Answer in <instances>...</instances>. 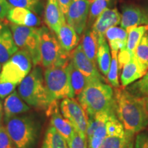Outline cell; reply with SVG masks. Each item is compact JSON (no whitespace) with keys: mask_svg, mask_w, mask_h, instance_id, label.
Here are the masks:
<instances>
[{"mask_svg":"<svg viewBox=\"0 0 148 148\" xmlns=\"http://www.w3.org/2000/svg\"><path fill=\"white\" fill-rule=\"evenodd\" d=\"M73 0H58V2L60 5L62 12H63L64 15L65 16L66 12H67L68 9L70 4H71Z\"/></svg>","mask_w":148,"mask_h":148,"instance_id":"41","label":"cell"},{"mask_svg":"<svg viewBox=\"0 0 148 148\" xmlns=\"http://www.w3.org/2000/svg\"><path fill=\"white\" fill-rule=\"evenodd\" d=\"M46 114L50 116V125L54 127L69 143L76 131L71 122L60 113L58 100H54L51 103L46 110Z\"/></svg>","mask_w":148,"mask_h":148,"instance_id":"13","label":"cell"},{"mask_svg":"<svg viewBox=\"0 0 148 148\" xmlns=\"http://www.w3.org/2000/svg\"><path fill=\"white\" fill-rule=\"evenodd\" d=\"M69 62L70 57L45 69L44 79L46 88L52 101L73 98L75 96L68 69Z\"/></svg>","mask_w":148,"mask_h":148,"instance_id":"4","label":"cell"},{"mask_svg":"<svg viewBox=\"0 0 148 148\" xmlns=\"http://www.w3.org/2000/svg\"><path fill=\"white\" fill-rule=\"evenodd\" d=\"M144 98H145L146 108H147V112H148V96H147V97H144Z\"/></svg>","mask_w":148,"mask_h":148,"instance_id":"43","label":"cell"},{"mask_svg":"<svg viewBox=\"0 0 148 148\" xmlns=\"http://www.w3.org/2000/svg\"><path fill=\"white\" fill-rule=\"evenodd\" d=\"M18 93L27 104L39 110L46 111L53 101L48 93L42 69L38 66H35L20 83Z\"/></svg>","mask_w":148,"mask_h":148,"instance_id":"3","label":"cell"},{"mask_svg":"<svg viewBox=\"0 0 148 148\" xmlns=\"http://www.w3.org/2000/svg\"><path fill=\"white\" fill-rule=\"evenodd\" d=\"M111 57L110 48L107 43L106 40H104L99 44L97 54V64L99 71L104 76L108 75L111 64Z\"/></svg>","mask_w":148,"mask_h":148,"instance_id":"25","label":"cell"},{"mask_svg":"<svg viewBox=\"0 0 148 148\" xmlns=\"http://www.w3.org/2000/svg\"><path fill=\"white\" fill-rule=\"evenodd\" d=\"M0 1H3V0H0Z\"/></svg>","mask_w":148,"mask_h":148,"instance_id":"46","label":"cell"},{"mask_svg":"<svg viewBox=\"0 0 148 148\" xmlns=\"http://www.w3.org/2000/svg\"><path fill=\"white\" fill-rule=\"evenodd\" d=\"M128 33L122 27H112L106 32V38L108 40L111 51H120L126 47Z\"/></svg>","mask_w":148,"mask_h":148,"instance_id":"22","label":"cell"},{"mask_svg":"<svg viewBox=\"0 0 148 148\" xmlns=\"http://www.w3.org/2000/svg\"><path fill=\"white\" fill-rule=\"evenodd\" d=\"M134 56L145 75L148 71V31L145 33L136 47Z\"/></svg>","mask_w":148,"mask_h":148,"instance_id":"26","label":"cell"},{"mask_svg":"<svg viewBox=\"0 0 148 148\" xmlns=\"http://www.w3.org/2000/svg\"><path fill=\"white\" fill-rule=\"evenodd\" d=\"M62 116L71 122L75 131L86 138L88 117L78 101L74 98H65L60 102Z\"/></svg>","mask_w":148,"mask_h":148,"instance_id":"9","label":"cell"},{"mask_svg":"<svg viewBox=\"0 0 148 148\" xmlns=\"http://www.w3.org/2000/svg\"><path fill=\"white\" fill-rule=\"evenodd\" d=\"M40 57L41 64L45 69L51 67L70 57V53L64 51L54 33L42 26L40 27Z\"/></svg>","mask_w":148,"mask_h":148,"instance_id":"7","label":"cell"},{"mask_svg":"<svg viewBox=\"0 0 148 148\" xmlns=\"http://www.w3.org/2000/svg\"><path fill=\"white\" fill-rule=\"evenodd\" d=\"M5 127L16 148H32L37 136L34 121L27 116H16L5 122Z\"/></svg>","mask_w":148,"mask_h":148,"instance_id":"5","label":"cell"},{"mask_svg":"<svg viewBox=\"0 0 148 148\" xmlns=\"http://www.w3.org/2000/svg\"><path fill=\"white\" fill-rule=\"evenodd\" d=\"M118 51H111L112 59L108 75V81L114 88L120 87L119 82V64H118Z\"/></svg>","mask_w":148,"mask_h":148,"instance_id":"31","label":"cell"},{"mask_svg":"<svg viewBox=\"0 0 148 148\" xmlns=\"http://www.w3.org/2000/svg\"><path fill=\"white\" fill-rule=\"evenodd\" d=\"M3 25H1V24H0V28H1V27H2V26H3Z\"/></svg>","mask_w":148,"mask_h":148,"instance_id":"45","label":"cell"},{"mask_svg":"<svg viewBox=\"0 0 148 148\" xmlns=\"http://www.w3.org/2000/svg\"><path fill=\"white\" fill-rule=\"evenodd\" d=\"M0 148H16L3 125H0Z\"/></svg>","mask_w":148,"mask_h":148,"instance_id":"36","label":"cell"},{"mask_svg":"<svg viewBox=\"0 0 148 148\" xmlns=\"http://www.w3.org/2000/svg\"><path fill=\"white\" fill-rule=\"evenodd\" d=\"M6 17L11 23L18 25L35 27L40 25L39 17L27 8L11 7Z\"/></svg>","mask_w":148,"mask_h":148,"instance_id":"16","label":"cell"},{"mask_svg":"<svg viewBox=\"0 0 148 148\" xmlns=\"http://www.w3.org/2000/svg\"><path fill=\"white\" fill-rule=\"evenodd\" d=\"M135 56L132 57L128 63L125 64L122 69L121 74V83L123 88L126 87L137 79L144 76Z\"/></svg>","mask_w":148,"mask_h":148,"instance_id":"21","label":"cell"},{"mask_svg":"<svg viewBox=\"0 0 148 148\" xmlns=\"http://www.w3.org/2000/svg\"><path fill=\"white\" fill-rule=\"evenodd\" d=\"M121 14L116 8H106L97 18L92 25V29L97 35L99 44L106 40V32L109 28L121 23Z\"/></svg>","mask_w":148,"mask_h":148,"instance_id":"14","label":"cell"},{"mask_svg":"<svg viewBox=\"0 0 148 148\" xmlns=\"http://www.w3.org/2000/svg\"><path fill=\"white\" fill-rule=\"evenodd\" d=\"M56 36L62 49L66 53H70L78 45L79 35L66 21L60 27Z\"/></svg>","mask_w":148,"mask_h":148,"instance_id":"19","label":"cell"},{"mask_svg":"<svg viewBox=\"0 0 148 148\" xmlns=\"http://www.w3.org/2000/svg\"><path fill=\"white\" fill-rule=\"evenodd\" d=\"M134 56L131 54L126 49H123L119 51L118 54V64H119V70L123 69L125 64L128 63Z\"/></svg>","mask_w":148,"mask_h":148,"instance_id":"39","label":"cell"},{"mask_svg":"<svg viewBox=\"0 0 148 148\" xmlns=\"http://www.w3.org/2000/svg\"><path fill=\"white\" fill-rule=\"evenodd\" d=\"M17 85L14 83L8 82L0 77V98L5 99L12 92L14 91Z\"/></svg>","mask_w":148,"mask_h":148,"instance_id":"35","label":"cell"},{"mask_svg":"<svg viewBox=\"0 0 148 148\" xmlns=\"http://www.w3.org/2000/svg\"><path fill=\"white\" fill-rule=\"evenodd\" d=\"M87 139L80 135L78 132H75L73 138L68 143L69 148H88Z\"/></svg>","mask_w":148,"mask_h":148,"instance_id":"37","label":"cell"},{"mask_svg":"<svg viewBox=\"0 0 148 148\" xmlns=\"http://www.w3.org/2000/svg\"><path fill=\"white\" fill-rule=\"evenodd\" d=\"M80 45L85 54L97 65V54L99 48V39L97 35L91 27H87L82 35Z\"/></svg>","mask_w":148,"mask_h":148,"instance_id":"20","label":"cell"},{"mask_svg":"<svg viewBox=\"0 0 148 148\" xmlns=\"http://www.w3.org/2000/svg\"><path fill=\"white\" fill-rule=\"evenodd\" d=\"M10 8L11 6L6 0L0 1V21L6 17Z\"/></svg>","mask_w":148,"mask_h":148,"instance_id":"40","label":"cell"},{"mask_svg":"<svg viewBox=\"0 0 148 148\" xmlns=\"http://www.w3.org/2000/svg\"><path fill=\"white\" fill-rule=\"evenodd\" d=\"M11 7H18L34 10L39 3V0H6Z\"/></svg>","mask_w":148,"mask_h":148,"instance_id":"34","label":"cell"},{"mask_svg":"<svg viewBox=\"0 0 148 148\" xmlns=\"http://www.w3.org/2000/svg\"><path fill=\"white\" fill-rule=\"evenodd\" d=\"M91 1L73 0L65 15L66 23L75 29L79 36L84 32L87 25Z\"/></svg>","mask_w":148,"mask_h":148,"instance_id":"10","label":"cell"},{"mask_svg":"<svg viewBox=\"0 0 148 148\" xmlns=\"http://www.w3.org/2000/svg\"><path fill=\"white\" fill-rule=\"evenodd\" d=\"M32 60L26 51H17L8 62L2 65L0 77L8 82L20 84L29 73L32 66Z\"/></svg>","mask_w":148,"mask_h":148,"instance_id":"8","label":"cell"},{"mask_svg":"<svg viewBox=\"0 0 148 148\" xmlns=\"http://www.w3.org/2000/svg\"><path fill=\"white\" fill-rule=\"evenodd\" d=\"M114 111L125 134L134 136L148 127V112L145 98L132 95L124 88H115Z\"/></svg>","mask_w":148,"mask_h":148,"instance_id":"1","label":"cell"},{"mask_svg":"<svg viewBox=\"0 0 148 148\" xmlns=\"http://www.w3.org/2000/svg\"><path fill=\"white\" fill-rule=\"evenodd\" d=\"M10 27L17 47L29 53L34 66L41 64L40 27L22 26L13 23Z\"/></svg>","mask_w":148,"mask_h":148,"instance_id":"6","label":"cell"},{"mask_svg":"<svg viewBox=\"0 0 148 148\" xmlns=\"http://www.w3.org/2000/svg\"><path fill=\"white\" fill-rule=\"evenodd\" d=\"M45 22L51 32L56 35L62 24L66 22L58 0H47L45 8Z\"/></svg>","mask_w":148,"mask_h":148,"instance_id":"15","label":"cell"},{"mask_svg":"<svg viewBox=\"0 0 148 148\" xmlns=\"http://www.w3.org/2000/svg\"><path fill=\"white\" fill-rule=\"evenodd\" d=\"M29 107L24 102L16 90L5 97L3 102V116L4 122L18 114L26 112Z\"/></svg>","mask_w":148,"mask_h":148,"instance_id":"18","label":"cell"},{"mask_svg":"<svg viewBox=\"0 0 148 148\" xmlns=\"http://www.w3.org/2000/svg\"><path fill=\"white\" fill-rule=\"evenodd\" d=\"M70 58L77 69L87 77L88 81L101 80L106 82L104 77L98 71L97 65L85 54L80 44L70 53Z\"/></svg>","mask_w":148,"mask_h":148,"instance_id":"11","label":"cell"},{"mask_svg":"<svg viewBox=\"0 0 148 148\" xmlns=\"http://www.w3.org/2000/svg\"><path fill=\"white\" fill-rule=\"evenodd\" d=\"M121 27L128 33L134 27L148 25V13L132 4L123 5L121 14Z\"/></svg>","mask_w":148,"mask_h":148,"instance_id":"12","label":"cell"},{"mask_svg":"<svg viewBox=\"0 0 148 148\" xmlns=\"http://www.w3.org/2000/svg\"><path fill=\"white\" fill-rule=\"evenodd\" d=\"M132 139L127 134L123 137L106 136L99 148H133Z\"/></svg>","mask_w":148,"mask_h":148,"instance_id":"28","label":"cell"},{"mask_svg":"<svg viewBox=\"0 0 148 148\" xmlns=\"http://www.w3.org/2000/svg\"><path fill=\"white\" fill-rule=\"evenodd\" d=\"M113 0H92L88 18V27H90L97 18L108 8Z\"/></svg>","mask_w":148,"mask_h":148,"instance_id":"29","label":"cell"},{"mask_svg":"<svg viewBox=\"0 0 148 148\" xmlns=\"http://www.w3.org/2000/svg\"><path fill=\"white\" fill-rule=\"evenodd\" d=\"M68 69H69L70 82H71L74 94L77 97L80 95L81 92L86 87V84L88 82V79L77 69L76 66L74 65L71 61V58H70V62L68 66Z\"/></svg>","mask_w":148,"mask_h":148,"instance_id":"23","label":"cell"},{"mask_svg":"<svg viewBox=\"0 0 148 148\" xmlns=\"http://www.w3.org/2000/svg\"><path fill=\"white\" fill-rule=\"evenodd\" d=\"M17 51L11 29L3 25L0 28V64L3 65Z\"/></svg>","mask_w":148,"mask_h":148,"instance_id":"17","label":"cell"},{"mask_svg":"<svg viewBox=\"0 0 148 148\" xmlns=\"http://www.w3.org/2000/svg\"><path fill=\"white\" fill-rule=\"evenodd\" d=\"M134 148H148V130H143L136 135Z\"/></svg>","mask_w":148,"mask_h":148,"instance_id":"38","label":"cell"},{"mask_svg":"<svg viewBox=\"0 0 148 148\" xmlns=\"http://www.w3.org/2000/svg\"><path fill=\"white\" fill-rule=\"evenodd\" d=\"M147 13H148V12H147Z\"/></svg>","mask_w":148,"mask_h":148,"instance_id":"47","label":"cell"},{"mask_svg":"<svg viewBox=\"0 0 148 148\" xmlns=\"http://www.w3.org/2000/svg\"><path fill=\"white\" fill-rule=\"evenodd\" d=\"M125 89L137 97H145L148 96V72L141 79L131 84Z\"/></svg>","mask_w":148,"mask_h":148,"instance_id":"32","label":"cell"},{"mask_svg":"<svg viewBox=\"0 0 148 148\" xmlns=\"http://www.w3.org/2000/svg\"><path fill=\"white\" fill-rule=\"evenodd\" d=\"M148 31V25H140L131 29L128 32L125 49L131 54L134 56L136 47L145 33Z\"/></svg>","mask_w":148,"mask_h":148,"instance_id":"27","label":"cell"},{"mask_svg":"<svg viewBox=\"0 0 148 148\" xmlns=\"http://www.w3.org/2000/svg\"><path fill=\"white\" fill-rule=\"evenodd\" d=\"M77 101L88 117L101 112L114 111V91L110 85L101 80H89Z\"/></svg>","mask_w":148,"mask_h":148,"instance_id":"2","label":"cell"},{"mask_svg":"<svg viewBox=\"0 0 148 148\" xmlns=\"http://www.w3.org/2000/svg\"><path fill=\"white\" fill-rule=\"evenodd\" d=\"M106 134L109 136H125V130L116 116L115 112L111 113L106 123Z\"/></svg>","mask_w":148,"mask_h":148,"instance_id":"30","label":"cell"},{"mask_svg":"<svg viewBox=\"0 0 148 148\" xmlns=\"http://www.w3.org/2000/svg\"><path fill=\"white\" fill-rule=\"evenodd\" d=\"M1 64H0V72H1Z\"/></svg>","mask_w":148,"mask_h":148,"instance_id":"44","label":"cell"},{"mask_svg":"<svg viewBox=\"0 0 148 148\" xmlns=\"http://www.w3.org/2000/svg\"><path fill=\"white\" fill-rule=\"evenodd\" d=\"M67 142L53 126L46 130L41 148H69Z\"/></svg>","mask_w":148,"mask_h":148,"instance_id":"24","label":"cell"},{"mask_svg":"<svg viewBox=\"0 0 148 148\" xmlns=\"http://www.w3.org/2000/svg\"><path fill=\"white\" fill-rule=\"evenodd\" d=\"M3 116V106L2 104V101L0 99V125H2V119Z\"/></svg>","mask_w":148,"mask_h":148,"instance_id":"42","label":"cell"},{"mask_svg":"<svg viewBox=\"0 0 148 148\" xmlns=\"http://www.w3.org/2000/svg\"><path fill=\"white\" fill-rule=\"evenodd\" d=\"M106 123H103L95 130L93 134L87 139L88 148H99L106 137Z\"/></svg>","mask_w":148,"mask_h":148,"instance_id":"33","label":"cell"}]
</instances>
